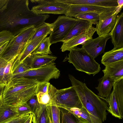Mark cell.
<instances>
[{
  "instance_id": "d590c367",
  "label": "cell",
  "mask_w": 123,
  "mask_h": 123,
  "mask_svg": "<svg viewBox=\"0 0 123 123\" xmlns=\"http://www.w3.org/2000/svg\"><path fill=\"white\" fill-rule=\"evenodd\" d=\"M14 35L10 32L6 31L0 32V44L10 41L14 37Z\"/></svg>"
},
{
  "instance_id": "d6986e66",
  "label": "cell",
  "mask_w": 123,
  "mask_h": 123,
  "mask_svg": "<svg viewBox=\"0 0 123 123\" xmlns=\"http://www.w3.org/2000/svg\"><path fill=\"white\" fill-rule=\"evenodd\" d=\"M102 70L104 74L109 76L115 82L123 78V60L105 66Z\"/></svg>"
},
{
  "instance_id": "5bb4252c",
  "label": "cell",
  "mask_w": 123,
  "mask_h": 123,
  "mask_svg": "<svg viewBox=\"0 0 123 123\" xmlns=\"http://www.w3.org/2000/svg\"><path fill=\"white\" fill-rule=\"evenodd\" d=\"M111 39L113 48H123V13L117 15L115 25L109 34Z\"/></svg>"
},
{
  "instance_id": "9c48e42d",
  "label": "cell",
  "mask_w": 123,
  "mask_h": 123,
  "mask_svg": "<svg viewBox=\"0 0 123 123\" xmlns=\"http://www.w3.org/2000/svg\"><path fill=\"white\" fill-rule=\"evenodd\" d=\"M38 5L33 6L31 10L37 15L45 14H65L69 5L58 1L57 0H31Z\"/></svg>"
},
{
  "instance_id": "ac0fdd59",
  "label": "cell",
  "mask_w": 123,
  "mask_h": 123,
  "mask_svg": "<svg viewBox=\"0 0 123 123\" xmlns=\"http://www.w3.org/2000/svg\"><path fill=\"white\" fill-rule=\"evenodd\" d=\"M93 24L85 20L77 19V20L62 42H66L72 37L89 29Z\"/></svg>"
},
{
  "instance_id": "d6a6232c",
  "label": "cell",
  "mask_w": 123,
  "mask_h": 123,
  "mask_svg": "<svg viewBox=\"0 0 123 123\" xmlns=\"http://www.w3.org/2000/svg\"><path fill=\"white\" fill-rule=\"evenodd\" d=\"M30 68L24 62L17 63L13 62L11 71V78L13 76L21 74Z\"/></svg>"
},
{
  "instance_id": "9a60e30c",
  "label": "cell",
  "mask_w": 123,
  "mask_h": 123,
  "mask_svg": "<svg viewBox=\"0 0 123 123\" xmlns=\"http://www.w3.org/2000/svg\"><path fill=\"white\" fill-rule=\"evenodd\" d=\"M58 1L69 5H87L105 8L116 7L117 0H57Z\"/></svg>"
},
{
  "instance_id": "cb8c5ba5",
  "label": "cell",
  "mask_w": 123,
  "mask_h": 123,
  "mask_svg": "<svg viewBox=\"0 0 123 123\" xmlns=\"http://www.w3.org/2000/svg\"><path fill=\"white\" fill-rule=\"evenodd\" d=\"M21 115L3 102L0 107V123H5Z\"/></svg>"
},
{
  "instance_id": "836d02e7",
  "label": "cell",
  "mask_w": 123,
  "mask_h": 123,
  "mask_svg": "<svg viewBox=\"0 0 123 123\" xmlns=\"http://www.w3.org/2000/svg\"><path fill=\"white\" fill-rule=\"evenodd\" d=\"M36 95L39 104L45 105L51 104V100L48 91L46 93L38 92L36 93Z\"/></svg>"
},
{
  "instance_id": "5b68a950",
  "label": "cell",
  "mask_w": 123,
  "mask_h": 123,
  "mask_svg": "<svg viewBox=\"0 0 123 123\" xmlns=\"http://www.w3.org/2000/svg\"><path fill=\"white\" fill-rule=\"evenodd\" d=\"M48 91L52 102L56 105L78 108L83 107L78 95L72 86L57 89L50 84Z\"/></svg>"
},
{
  "instance_id": "4fadbf2b",
  "label": "cell",
  "mask_w": 123,
  "mask_h": 123,
  "mask_svg": "<svg viewBox=\"0 0 123 123\" xmlns=\"http://www.w3.org/2000/svg\"><path fill=\"white\" fill-rule=\"evenodd\" d=\"M96 31V27L92 26L87 31L72 37L67 41L63 42L61 46L62 51H69L72 48L81 44L87 40L92 38V37Z\"/></svg>"
},
{
  "instance_id": "e575fe53",
  "label": "cell",
  "mask_w": 123,
  "mask_h": 123,
  "mask_svg": "<svg viewBox=\"0 0 123 123\" xmlns=\"http://www.w3.org/2000/svg\"><path fill=\"white\" fill-rule=\"evenodd\" d=\"M10 58H8L3 56L0 57V84H5V71L8 60Z\"/></svg>"
},
{
  "instance_id": "f35d334b",
  "label": "cell",
  "mask_w": 123,
  "mask_h": 123,
  "mask_svg": "<svg viewBox=\"0 0 123 123\" xmlns=\"http://www.w3.org/2000/svg\"><path fill=\"white\" fill-rule=\"evenodd\" d=\"M30 114L18 117L5 123H24L29 118Z\"/></svg>"
},
{
  "instance_id": "f6af8a7d",
  "label": "cell",
  "mask_w": 123,
  "mask_h": 123,
  "mask_svg": "<svg viewBox=\"0 0 123 123\" xmlns=\"http://www.w3.org/2000/svg\"><path fill=\"white\" fill-rule=\"evenodd\" d=\"M3 102L2 93L0 95V107Z\"/></svg>"
},
{
  "instance_id": "603a6c76",
  "label": "cell",
  "mask_w": 123,
  "mask_h": 123,
  "mask_svg": "<svg viewBox=\"0 0 123 123\" xmlns=\"http://www.w3.org/2000/svg\"><path fill=\"white\" fill-rule=\"evenodd\" d=\"M113 86L119 111L123 117V78L115 81Z\"/></svg>"
},
{
  "instance_id": "74e56055",
  "label": "cell",
  "mask_w": 123,
  "mask_h": 123,
  "mask_svg": "<svg viewBox=\"0 0 123 123\" xmlns=\"http://www.w3.org/2000/svg\"><path fill=\"white\" fill-rule=\"evenodd\" d=\"M50 83L44 82L38 83L36 88V93L39 92L46 93L48 92V88Z\"/></svg>"
},
{
  "instance_id": "f546056e",
  "label": "cell",
  "mask_w": 123,
  "mask_h": 123,
  "mask_svg": "<svg viewBox=\"0 0 123 123\" xmlns=\"http://www.w3.org/2000/svg\"><path fill=\"white\" fill-rule=\"evenodd\" d=\"M74 17L76 19H81L88 21L93 24L96 25L99 19V14L93 12H88L79 14Z\"/></svg>"
},
{
  "instance_id": "ee69618b",
  "label": "cell",
  "mask_w": 123,
  "mask_h": 123,
  "mask_svg": "<svg viewBox=\"0 0 123 123\" xmlns=\"http://www.w3.org/2000/svg\"><path fill=\"white\" fill-rule=\"evenodd\" d=\"M5 86V84H0V95L2 93Z\"/></svg>"
},
{
  "instance_id": "7bdbcfd3",
  "label": "cell",
  "mask_w": 123,
  "mask_h": 123,
  "mask_svg": "<svg viewBox=\"0 0 123 123\" xmlns=\"http://www.w3.org/2000/svg\"><path fill=\"white\" fill-rule=\"evenodd\" d=\"M33 116L32 113L30 114L29 118L24 123H32Z\"/></svg>"
},
{
  "instance_id": "6da1fadb",
  "label": "cell",
  "mask_w": 123,
  "mask_h": 123,
  "mask_svg": "<svg viewBox=\"0 0 123 123\" xmlns=\"http://www.w3.org/2000/svg\"><path fill=\"white\" fill-rule=\"evenodd\" d=\"M49 17L33 12L29 8L28 0H9L6 8L0 13V32L7 31L15 36L29 27H39Z\"/></svg>"
},
{
  "instance_id": "8fae6325",
  "label": "cell",
  "mask_w": 123,
  "mask_h": 123,
  "mask_svg": "<svg viewBox=\"0 0 123 123\" xmlns=\"http://www.w3.org/2000/svg\"><path fill=\"white\" fill-rule=\"evenodd\" d=\"M110 38L109 34L98 36L95 39H88L81 44L82 48L94 59L99 55L105 53L106 43Z\"/></svg>"
},
{
  "instance_id": "44dd1931",
  "label": "cell",
  "mask_w": 123,
  "mask_h": 123,
  "mask_svg": "<svg viewBox=\"0 0 123 123\" xmlns=\"http://www.w3.org/2000/svg\"><path fill=\"white\" fill-rule=\"evenodd\" d=\"M122 60H123V48L118 49L113 48L104 53L102 56L101 62L105 66Z\"/></svg>"
},
{
  "instance_id": "ba28073f",
  "label": "cell",
  "mask_w": 123,
  "mask_h": 123,
  "mask_svg": "<svg viewBox=\"0 0 123 123\" xmlns=\"http://www.w3.org/2000/svg\"><path fill=\"white\" fill-rule=\"evenodd\" d=\"M77 20L74 18L65 15L59 16L51 24L52 30L49 37L51 44L62 42Z\"/></svg>"
},
{
  "instance_id": "b9f144b4",
  "label": "cell",
  "mask_w": 123,
  "mask_h": 123,
  "mask_svg": "<svg viewBox=\"0 0 123 123\" xmlns=\"http://www.w3.org/2000/svg\"><path fill=\"white\" fill-rule=\"evenodd\" d=\"M117 6L116 7V12L118 14L121 11L123 8V0H117Z\"/></svg>"
},
{
  "instance_id": "7a4b0ae2",
  "label": "cell",
  "mask_w": 123,
  "mask_h": 123,
  "mask_svg": "<svg viewBox=\"0 0 123 123\" xmlns=\"http://www.w3.org/2000/svg\"><path fill=\"white\" fill-rule=\"evenodd\" d=\"M72 86L76 91L83 106L90 115L93 123H103L106 120L109 109L107 103L88 88L85 84L68 75Z\"/></svg>"
},
{
  "instance_id": "2e32d148",
  "label": "cell",
  "mask_w": 123,
  "mask_h": 123,
  "mask_svg": "<svg viewBox=\"0 0 123 123\" xmlns=\"http://www.w3.org/2000/svg\"><path fill=\"white\" fill-rule=\"evenodd\" d=\"M107 8L93 6L70 5L65 15L67 17H74L79 14L88 12H94L99 14Z\"/></svg>"
},
{
  "instance_id": "f1b7e54d",
  "label": "cell",
  "mask_w": 123,
  "mask_h": 123,
  "mask_svg": "<svg viewBox=\"0 0 123 123\" xmlns=\"http://www.w3.org/2000/svg\"><path fill=\"white\" fill-rule=\"evenodd\" d=\"M52 44L49 37L44 38L31 54L49 55L52 53L50 47Z\"/></svg>"
},
{
  "instance_id": "4dcf8cb0",
  "label": "cell",
  "mask_w": 123,
  "mask_h": 123,
  "mask_svg": "<svg viewBox=\"0 0 123 123\" xmlns=\"http://www.w3.org/2000/svg\"><path fill=\"white\" fill-rule=\"evenodd\" d=\"M8 105L10 107L12 110L19 115L29 114L32 113L31 109L27 102L18 103L12 105Z\"/></svg>"
},
{
  "instance_id": "8992f818",
  "label": "cell",
  "mask_w": 123,
  "mask_h": 123,
  "mask_svg": "<svg viewBox=\"0 0 123 123\" xmlns=\"http://www.w3.org/2000/svg\"><path fill=\"white\" fill-rule=\"evenodd\" d=\"M60 75V71L56 67L55 63L53 62L39 68L30 69L23 73L13 76L11 78L23 77L39 83L49 82L51 79L58 78Z\"/></svg>"
},
{
  "instance_id": "d4e9b609",
  "label": "cell",
  "mask_w": 123,
  "mask_h": 123,
  "mask_svg": "<svg viewBox=\"0 0 123 123\" xmlns=\"http://www.w3.org/2000/svg\"><path fill=\"white\" fill-rule=\"evenodd\" d=\"M46 107L48 123H60L59 108L52 102Z\"/></svg>"
},
{
  "instance_id": "484cf974",
  "label": "cell",
  "mask_w": 123,
  "mask_h": 123,
  "mask_svg": "<svg viewBox=\"0 0 123 123\" xmlns=\"http://www.w3.org/2000/svg\"><path fill=\"white\" fill-rule=\"evenodd\" d=\"M101 98L104 99L108 103L109 106L107 111L112 116L120 119L123 118L120 114L115 94L113 90L108 98Z\"/></svg>"
},
{
  "instance_id": "1f68e13d",
  "label": "cell",
  "mask_w": 123,
  "mask_h": 123,
  "mask_svg": "<svg viewBox=\"0 0 123 123\" xmlns=\"http://www.w3.org/2000/svg\"><path fill=\"white\" fill-rule=\"evenodd\" d=\"M59 108L62 114V123H81L71 113L64 109Z\"/></svg>"
},
{
  "instance_id": "60d3db41",
  "label": "cell",
  "mask_w": 123,
  "mask_h": 123,
  "mask_svg": "<svg viewBox=\"0 0 123 123\" xmlns=\"http://www.w3.org/2000/svg\"><path fill=\"white\" fill-rule=\"evenodd\" d=\"M9 1V0H0V13L6 8Z\"/></svg>"
},
{
  "instance_id": "3957f363",
  "label": "cell",
  "mask_w": 123,
  "mask_h": 123,
  "mask_svg": "<svg viewBox=\"0 0 123 123\" xmlns=\"http://www.w3.org/2000/svg\"><path fill=\"white\" fill-rule=\"evenodd\" d=\"M38 83L23 77L11 78L5 85L2 93L3 102L8 105L27 103L36 95Z\"/></svg>"
},
{
  "instance_id": "8d00e7d4",
  "label": "cell",
  "mask_w": 123,
  "mask_h": 123,
  "mask_svg": "<svg viewBox=\"0 0 123 123\" xmlns=\"http://www.w3.org/2000/svg\"><path fill=\"white\" fill-rule=\"evenodd\" d=\"M27 103L31 109L32 113L35 111L39 104L36 95L31 98L27 102Z\"/></svg>"
},
{
  "instance_id": "e0dca14e",
  "label": "cell",
  "mask_w": 123,
  "mask_h": 123,
  "mask_svg": "<svg viewBox=\"0 0 123 123\" xmlns=\"http://www.w3.org/2000/svg\"><path fill=\"white\" fill-rule=\"evenodd\" d=\"M98 80V86L95 88L98 92V96L101 98H108L111 94V90L115 81L106 74H104Z\"/></svg>"
},
{
  "instance_id": "30bf717a",
  "label": "cell",
  "mask_w": 123,
  "mask_h": 123,
  "mask_svg": "<svg viewBox=\"0 0 123 123\" xmlns=\"http://www.w3.org/2000/svg\"><path fill=\"white\" fill-rule=\"evenodd\" d=\"M116 8H107L99 14V20L96 27L99 37L109 34L115 26L118 15Z\"/></svg>"
},
{
  "instance_id": "52a82bcc",
  "label": "cell",
  "mask_w": 123,
  "mask_h": 123,
  "mask_svg": "<svg viewBox=\"0 0 123 123\" xmlns=\"http://www.w3.org/2000/svg\"><path fill=\"white\" fill-rule=\"evenodd\" d=\"M34 26L27 28L9 41L6 50L3 56L7 57H17L21 53L34 32Z\"/></svg>"
},
{
  "instance_id": "83f0119b",
  "label": "cell",
  "mask_w": 123,
  "mask_h": 123,
  "mask_svg": "<svg viewBox=\"0 0 123 123\" xmlns=\"http://www.w3.org/2000/svg\"><path fill=\"white\" fill-rule=\"evenodd\" d=\"M52 30L51 24L44 22L41 25L36 28L34 32L27 43L35 39L50 34Z\"/></svg>"
},
{
  "instance_id": "277c9868",
  "label": "cell",
  "mask_w": 123,
  "mask_h": 123,
  "mask_svg": "<svg viewBox=\"0 0 123 123\" xmlns=\"http://www.w3.org/2000/svg\"><path fill=\"white\" fill-rule=\"evenodd\" d=\"M68 59L77 70L94 76L101 70L100 65L84 49L75 47L69 51Z\"/></svg>"
},
{
  "instance_id": "7c38bea8",
  "label": "cell",
  "mask_w": 123,
  "mask_h": 123,
  "mask_svg": "<svg viewBox=\"0 0 123 123\" xmlns=\"http://www.w3.org/2000/svg\"><path fill=\"white\" fill-rule=\"evenodd\" d=\"M57 58L56 56L51 55L31 54L23 62L30 69H33L54 62Z\"/></svg>"
},
{
  "instance_id": "4316f807",
  "label": "cell",
  "mask_w": 123,
  "mask_h": 123,
  "mask_svg": "<svg viewBox=\"0 0 123 123\" xmlns=\"http://www.w3.org/2000/svg\"><path fill=\"white\" fill-rule=\"evenodd\" d=\"M33 114L32 123H48L46 105L39 104Z\"/></svg>"
},
{
  "instance_id": "ab89813d",
  "label": "cell",
  "mask_w": 123,
  "mask_h": 123,
  "mask_svg": "<svg viewBox=\"0 0 123 123\" xmlns=\"http://www.w3.org/2000/svg\"><path fill=\"white\" fill-rule=\"evenodd\" d=\"M9 41L0 44V57L3 56L5 53Z\"/></svg>"
},
{
  "instance_id": "7402d4cb",
  "label": "cell",
  "mask_w": 123,
  "mask_h": 123,
  "mask_svg": "<svg viewBox=\"0 0 123 123\" xmlns=\"http://www.w3.org/2000/svg\"><path fill=\"white\" fill-rule=\"evenodd\" d=\"M59 108L64 109L75 116L81 123H93L89 113L83 106L80 108H70L61 105H57Z\"/></svg>"
},
{
  "instance_id": "ffe728a7",
  "label": "cell",
  "mask_w": 123,
  "mask_h": 123,
  "mask_svg": "<svg viewBox=\"0 0 123 123\" xmlns=\"http://www.w3.org/2000/svg\"><path fill=\"white\" fill-rule=\"evenodd\" d=\"M47 36L39 37L27 43L21 53L17 57L14 62L22 63L34 50L40 43Z\"/></svg>"
}]
</instances>
